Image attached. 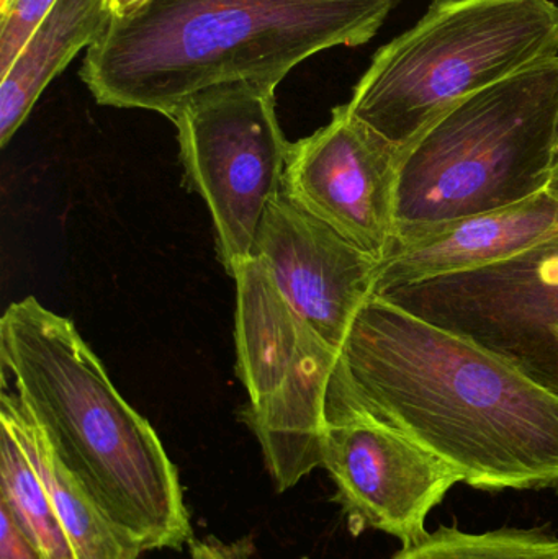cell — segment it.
I'll return each mask as SVG.
<instances>
[{"mask_svg": "<svg viewBox=\"0 0 558 559\" xmlns=\"http://www.w3.org/2000/svg\"><path fill=\"white\" fill-rule=\"evenodd\" d=\"M558 235V200L547 190L491 212L396 228L376 292L508 261Z\"/></svg>", "mask_w": 558, "mask_h": 559, "instance_id": "12", "label": "cell"}, {"mask_svg": "<svg viewBox=\"0 0 558 559\" xmlns=\"http://www.w3.org/2000/svg\"><path fill=\"white\" fill-rule=\"evenodd\" d=\"M399 0H153L111 16L81 79L105 107L170 118L206 92L277 88L292 69L373 38Z\"/></svg>", "mask_w": 558, "mask_h": 559, "instance_id": "2", "label": "cell"}, {"mask_svg": "<svg viewBox=\"0 0 558 559\" xmlns=\"http://www.w3.org/2000/svg\"><path fill=\"white\" fill-rule=\"evenodd\" d=\"M373 295L471 338L558 396V235L478 271Z\"/></svg>", "mask_w": 558, "mask_h": 559, "instance_id": "8", "label": "cell"}, {"mask_svg": "<svg viewBox=\"0 0 558 559\" xmlns=\"http://www.w3.org/2000/svg\"><path fill=\"white\" fill-rule=\"evenodd\" d=\"M0 357L59 459L144 551L189 545L176 465L68 318L33 296L12 302L0 321Z\"/></svg>", "mask_w": 558, "mask_h": 559, "instance_id": "3", "label": "cell"}, {"mask_svg": "<svg viewBox=\"0 0 558 559\" xmlns=\"http://www.w3.org/2000/svg\"><path fill=\"white\" fill-rule=\"evenodd\" d=\"M556 163H558V133H557V143H556ZM556 166V164H554Z\"/></svg>", "mask_w": 558, "mask_h": 559, "instance_id": "22", "label": "cell"}, {"mask_svg": "<svg viewBox=\"0 0 558 559\" xmlns=\"http://www.w3.org/2000/svg\"><path fill=\"white\" fill-rule=\"evenodd\" d=\"M110 20L108 0H56L0 74V146L10 143L49 82L100 38Z\"/></svg>", "mask_w": 558, "mask_h": 559, "instance_id": "14", "label": "cell"}, {"mask_svg": "<svg viewBox=\"0 0 558 559\" xmlns=\"http://www.w3.org/2000/svg\"><path fill=\"white\" fill-rule=\"evenodd\" d=\"M402 147L357 120L347 105L290 143L284 192L295 205L382 261L395 235Z\"/></svg>", "mask_w": 558, "mask_h": 559, "instance_id": "9", "label": "cell"}, {"mask_svg": "<svg viewBox=\"0 0 558 559\" xmlns=\"http://www.w3.org/2000/svg\"><path fill=\"white\" fill-rule=\"evenodd\" d=\"M0 426L22 445L38 473L78 559H140L143 545L118 525L52 449L38 420L19 394L3 391Z\"/></svg>", "mask_w": 558, "mask_h": 559, "instance_id": "13", "label": "cell"}, {"mask_svg": "<svg viewBox=\"0 0 558 559\" xmlns=\"http://www.w3.org/2000/svg\"><path fill=\"white\" fill-rule=\"evenodd\" d=\"M0 559H46L9 506L0 499Z\"/></svg>", "mask_w": 558, "mask_h": 559, "instance_id": "18", "label": "cell"}, {"mask_svg": "<svg viewBox=\"0 0 558 559\" xmlns=\"http://www.w3.org/2000/svg\"><path fill=\"white\" fill-rule=\"evenodd\" d=\"M557 56L554 0H435L377 51L346 105L405 147L462 98Z\"/></svg>", "mask_w": 558, "mask_h": 559, "instance_id": "5", "label": "cell"}, {"mask_svg": "<svg viewBox=\"0 0 558 559\" xmlns=\"http://www.w3.org/2000/svg\"><path fill=\"white\" fill-rule=\"evenodd\" d=\"M56 0H0V74L7 71Z\"/></svg>", "mask_w": 558, "mask_h": 559, "instance_id": "17", "label": "cell"}, {"mask_svg": "<svg viewBox=\"0 0 558 559\" xmlns=\"http://www.w3.org/2000/svg\"><path fill=\"white\" fill-rule=\"evenodd\" d=\"M186 180L209 209L219 261L229 275L256 258L272 200L284 190L290 143L275 111V88L241 84L206 92L169 118Z\"/></svg>", "mask_w": 558, "mask_h": 559, "instance_id": "7", "label": "cell"}, {"mask_svg": "<svg viewBox=\"0 0 558 559\" xmlns=\"http://www.w3.org/2000/svg\"><path fill=\"white\" fill-rule=\"evenodd\" d=\"M393 559H558V538L518 528L467 534L441 527L403 547Z\"/></svg>", "mask_w": 558, "mask_h": 559, "instance_id": "16", "label": "cell"}, {"mask_svg": "<svg viewBox=\"0 0 558 559\" xmlns=\"http://www.w3.org/2000/svg\"><path fill=\"white\" fill-rule=\"evenodd\" d=\"M405 436L484 491H558V396L510 361L380 296L363 306L331 381L327 419Z\"/></svg>", "mask_w": 558, "mask_h": 559, "instance_id": "1", "label": "cell"}, {"mask_svg": "<svg viewBox=\"0 0 558 559\" xmlns=\"http://www.w3.org/2000/svg\"><path fill=\"white\" fill-rule=\"evenodd\" d=\"M0 499L46 559H78L38 473L5 426H0Z\"/></svg>", "mask_w": 558, "mask_h": 559, "instance_id": "15", "label": "cell"}, {"mask_svg": "<svg viewBox=\"0 0 558 559\" xmlns=\"http://www.w3.org/2000/svg\"><path fill=\"white\" fill-rule=\"evenodd\" d=\"M236 354L254 432L278 492L323 466L328 396L340 352L324 344L285 301L265 265L251 259L235 274Z\"/></svg>", "mask_w": 558, "mask_h": 559, "instance_id": "6", "label": "cell"}, {"mask_svg": "<svg viewBox=\"0 0 558 559\" xmlns=\"http://www.w3.org/2000/svg\"><path fill=\"white\" fill-rule=\"evenodd\" d=\"M190 559H254V542L242 537L236 542H222L216 537L189 542Z\"/></svg>", "mask_w": 558, "mask_h": 559, "instance_id": "19", "label": "cell"}, {"mask_svg": "<svg viewBox=\"0 0 558 559\" xmlns=\"http://www.w3.org/2000/svg\"><path fill=\"white\" fill-rule=\"evenodd\" d=\"M150 2L153 0H108V5H110L111 16L123 19V16L133 15Z\"/></svg>", "mask_w": 558, "mask_h": 559, "instance_id": "20", "label": "cell"}, {"mask_svg": "<svg viewBox=\"0 0 558 559\" xmlns=\"http://www.w3.org/2000/svg\"><path fill=\"white\" fill-rule=\"evenodd\" d=\"M354 535L380 531L418 544L426 521L461 478L418 443L360 416L328 419L323 466Z\"/></svg>", "mask_w": 558, "mask_h": 559, "instance_id": "10", "label": "cell"}, {"mask_svg": "<svg viewBox=\"0 0 558 559\" xmlns=\"http://www.w3.org/2000/svg\"><path fill=\"white\" fill-rule=\"evenodd\" d=\"M256 258L295 314L341 354L357 314L376 293L380 259L304 212L284 190L265 212Z\"/></svg>", "mask_w": 558, "mask_h": 559, "instance_id": "11", "label": "cell"}, {"mask_svg": "<svg viewBox=\"0 0 558 559\" xmlns=\"http://www.w3.org/2000/svg\"><path fill=\"white\" fill-rule=\"evenodd\" d=\"M546 190L554 199L558 200V163L554 166L553 177H550V182Z\"/></svg>", "mask_w": 558, "mask_h": 559, "instance_id": "21", "label": "cell"}, {"mask_svg": "<svg viewBox=\"0 0 558 559\" xmlns=\"http://www.w3.org/2000/svg\"><path fill=\"white\" fill-rule=\"evenodd\" d=\"M557 133L558 56L462 98L402 147L396 228L491 212L544 192Z\"/></svg>", "mask_w": 558, "mask_h": 559, "instance_id": "4", "label": "cell"}]
</instances>
